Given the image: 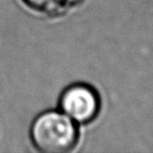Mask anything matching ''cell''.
Returning <instances> with one entry per match:
<instances>
[{
    "instance_id": "obj_1",
    "label": "cell",
    "mask_w": 153,
    "mask_h": 153,
    "mask_svg": "<svg viewBox=\"0 0 153 153\" xmlns=\"http://www.w3.org/2000/svg\"><path fill=\"white\" fill-rule=\"evenodd\" d=\"M30 136L34 147L44 153L74 150L79 140L78 124L61 110H47L33 121Z\"/></svg>"
},
{
    "instance_id": "obj_2",
    "label": "cell",
    "mask_w": 153,
    "mask_h": 153,
    "mask_svg": "<svg viewBox=\"0 0 153 153\" xmlns=\"http://www.w3.org/2000/svg\"><path fill=\"white\" fill-rule=\"evenodd\" d=\"M59 108L78 125L91 123L101 108L100 97L94 87L76 83L66 87L59 99Z\"/></svg>"
},
{
    "instance_id": "obj_3",
    "label": "cell",
    "mask_w": 153,
    "mask_h": 153,
    "mask_svg": "<svg viewBox=\"0 0 153 153\" xmlns=\"http://www.w3.org/2000/svg\"><path fill=\"white\" fill-rule=\"evenodd\" d=\"M33 11L47 16H58L82 0H22Z\"/></svg>"
}]
</instances>
